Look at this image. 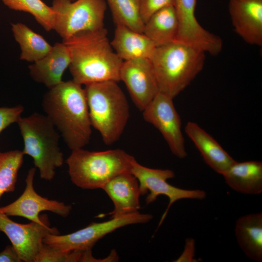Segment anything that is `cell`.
Masks as SVG:
<instances>
[{"mask_svg":"<svg viewBox=\"0 0 262 262\" xmlns=\"http://www.w3.org/2000/svg\"><path fill=\"white\" fill-rule=\"evenodd\" d=\"M152 218L150 214L137 212L102 222H92L86 227L69 234H48L44 238L43 243L62 251L91 250L99 240L115 230L129 225L146 223Z\"/></svg>","mask_w":262,"mask_h":262,"instance_id":"cell-8","label":"cell"},{"mask_svg":"<svg viewBox=\"0 0 262 262\" xmlns=\"http://www.w3.org/2000/svg\"><path fill=\"white\" fill-rule=\"evenodd\" d=\"M131 173L138 181L140 195L148 194L146 198L147 204L154 202L160 195L165 196L168 198V206L158 227L163 223L172 204L177 201L182 199L202 200L206 197V192L203 190H185L168 183L167 180L175 177V173L170 169L146 167L134 159L132 163Z\"/></svg>","mask_w":262,"mask_h":262,"instance_id":"cell-9","label":"cell"},{"mask_svg":"<svg viewBox=\"0 0 262 262\" xmlns=\"http://www.w3.org/2000/svg\"><path fill=\"white\" fill-rule=\"evenodd\" d=\"M22 262L18 254L12 246H7L0 252V262Z\"/></svg>","mask_w":262,"mask_h":262,"instance_id":"cell-31","label":"cell"},{"mask_svg":"<svg viewBox=\"0 0 262 262\" xmlns=\"http://www.w3.org/2000/svg\"><path fill=\"white\" fill-rule=\"evenodd\" d=\"M111 45L123 61L139 58L149 59L156 48L154 43L143 33L125 26L116 25Z\"/></svg>","mask_w":262,"mask_h":262,"instance_id":"cell-19","label":"cell"},{"mask_svg":"<svg viewBox=\"0 0 262 262\" xmlns=\"http://www.w3.org/2000/svg\"><path fill=\"white\" fill-rule=\"evenodd\" d=\"M185 132L200 152L204 160L217 173L222 175L235 161L207 132L198 124L188 122Z\"/></svg>","mask_w":262,"mask_h":262,"instance_id":"cell-18","label":"cell"},{"mask_svg":"<svg viewBox=\"0 0 262 262\" xmlns=\"http://www.w3.org/2000/svg\"><path fill=\"white\" fill-rule=\"evenodd\" d=\"M35 173L34 167L29 170L23 193L12 203L0 207V212L8 216L22 217L38 223L43 222L46 214L39 216V213L43 211H50L63 217H67L72 210L71 205L49 199L35 192L33 187Z\"/></svg>","mask_w":262,"mask_h":262,"instance_id":"cell-13","label":"cell"},{"mask_svg":"<svg viewBox=\"0 0 262 262\" xmlns=\"http://www.w3.org/2000/svg\"><path fill=\"white\" fill-rule=\"evenodd\" d=\"M85 85L92 127L99 132L104 144L112 145L119 139L129 118L126 96L115 81Z\"/></svg>","mask_w":262,"mask_h":262,"instance_id":"cell-4","label":"cell"},{"mask_svg":"<svg viewBox=\"0 0 262 262\" xmlns=\"http://www.w3.org/2000/svg\"><path fill=\"white\" fill-rule=\"evenodd\" d=\"M229 12L236 33L247 43L262 45V0H229Z\"/></svg>","mask_w":262,"mask_h":262,"instance_id":"cell-15","label":"cell"},{"mask_svg":"<svg viewBox=\"0 0 262 262\" xmlns=\"http://www.w3.org/2000/svg\"><path fill=\"white\" fill-rule=\"evenodd\" d=\"M9 8L31 14L47 31L53 30V12L42 0H1Z\"/></svg>","mask_w":262,"mask_h":262,"instance_id":"cell-26","label":"cell"},{"mask_svg":"<svg viewBox=\"0 0 262 262\" xmlns=\"http://www.w3.org/2000/svg\"><path fill=\"white\" fill-rule=\"evenodd\" d=\"M119 77L120 81L125 83L134 104L142 112L159 92L149 59L123 61Z\"/></svg>","mask_w":262,"mask_h":262,"instance_id":"cell-14","label":"cell"},{"mask_svg":"<svg viewBox=\"0 0 262 262\" xmlns=\"http://www.w3.org/2000/svg\"><path fill=\"white\" fill-rule=\"evenodd\" d=\"M178 31V20L174 5L162 9L145 23L143 33L158 47L174 41Z\"/></svg>","mask_w":262,"mask_h":262,"instance_id":"cell-22","label":"cell"},{"mask_svg":"<svg viewBox=\"0 0 262 262\" xmlns=\"http://www.w3.org/2000/svg\"><path fill=\"white\" fill-rule=\"evenodd\" d=\"M195 241L188 238L185 241L184 250L176 262H194L195 259Z\"/></svg>","mask_w":262,"mask_h":262,"instance_id":"cell-30","label":"cell"},{"mask_svg":"<svg viewBox=\"0 0 262 262\" xmlns=\"http://www.w3.org/2000/svg\"><path fill=\"white\" fill-rule=\"evenodd\" d=\"M222 175L228 186L239 193L259 195L262 192L261 162H236Z\"/></svg>","mask_w":262,"mask_h":262,"instance_id":"cell-20","label":"cell"},{"mask_svg":"<svg viewBox=\"0 0 262 262\" xmlns=\"http://www.w3.org/2000/svg\"><path fill=\"white\" fill-rule=\"evenodd\" d=\"M12 31L19 45L22 60L33 63L45 56L52 49V46L42 36L23 23L12 24Z\"/></svg>","mask_w":262,"mask_h":262,"instance_id":"cell-23","label":"cell"},{"mask_svg":"<svg viewBox=\"0 0 262 262\" xmlns=\"http://www.w3.org/2000/svg\"><path fill=\"white\" fill-rule=\"evenodd\" d=\"M90 251H62L44 244L34 262H86Z\"/></svg>","mask_w":262,"mask_h":262,"instance_id":"cell-27","label":"cell"},{"mask_svg":"<svg viewBox=\"0 0 262 262\" xmlns=\"http://www.w3.org/2000/svg\"><path fill=\"white\" fill-rule=\"evenodd\" d=\"M172 98L159 92L142 111L144 120L161 132L172 154L180 159L187 155L181 121Z\"/></svg>","mask_w":262,"mask_h":262,"instance_id":"cell-10","label":"cell"},{"mask_svg":"<svg viewBox=\"0 0 262 262\" xmlns=\"http://www.w3.org/2000/svg\"><path fill=\"white\" fill-rule=\"evenodd\" d=\"M24 155L19 150L0 152V198L4 193L15 191Z\"/></svg>","mask_w":262,"mask_h":262,"instance_id":"cell-25","label":"cell"},{"mask_svg":"<svg viewBox=\"0 0 262 262\" xmlns=\"http://www.w3.org/2000/svg\"><path fill=\"white\" fill-rule=\"evenodd\" d=\"M135 158L121 149L90 151L72 150L66 160L70 180L83 189H102L115 177L130 172Z\"/></svg>","mask_w":262,"mask_h":262,"instance_id":"cell-5","label":"cell"},{"mask_svg":"<svg viewBox=\"0 0 262 262\" xmlns=\"http://www.w3.org/2000/svg\"></svg>","mask_w":262,"mask_h":262,"instance_id":"cell-32","label":"cell"},{"mask_svg":"<svg viewBox=\"0 0 262 262\" xmlns=\"http://www.w3.org/2000/svg\"><path fill=\"white\" fill-rule=\"evenodd\" d=\"M113 202L114 208L109 213L112 218L138 212L140 204L139 184L130 172L120 174L113 178L102 188Z\"/></svg>","mask_w":262,"mask_h":262,"instance_id":"cell-16","label":"cell"},{"mask_svg":"<svg viewBox=\"0 0 262 262\" xmlns=\"http://www.w3.org/2000/svg\"><path fill=\"white\" fill-rule=\"evenodd\" d=\"M17 123L23 140L24 154L33 158L41 179L52 180L56 168L62 166L64 160L59 146V131L46 115L38 113L21 117Z\"/></svg>","mask_w":262,"mask_h":262,"instance_id":"cell-6","label":"cell"},{"mask_svg":"<svg viewBox=\"0 0 262 262\" xmlns=\"http://www.w3.org/2000/svg\"><path fill=\"white\" fill-rule=\"evenodd\" d=\"M105 28L78 33L63 39L71 56L70 72L82 85L108 81H120L123 61L113 49Z\"/></svg>","mask_w":262,"mask_h":262,"instance_id":"cell-2","label":"cell"},{"mask_svg":"<svg viewBox=\"0 0 262 262\" xmlns=\"http://www.w3.org/2000/svg\"><path fill=\"white\" fill-rule=\"evenodd\" d=\"M174 4V0H140V13L144 23L157 12Z\"/></svg>","mask_w":262,"mask_h":262,"instance_id":"cell-28","label":"cell"},{"mask_svg":"<svg viewBox=\"0 0 262 262\" xmlns=\"http://www.w3.org/2000/svg\"><path fill=\"white\" fill-rule=\"evenodd\" d=\"M235 234L240 248L250 260L262 261V213H254L239 218Z\"/></svg>","mask_w":262,"mask_h":262,"instance_id":"cell-21","label":"cell"},{"mask_svg":"<svg viewBox=\"0 0 262 262\" xmlns=\"http://www.w3.org/2000/svg\"><path fill=\"white\" fill-rule=\"evenodd\" d=\"M53 30L63 38L104 27L106 0H53Z\"/></svg>","mask_w":262,"mask_h":262,"instance_id":"cell-7","label":"cell"},{"mask_svg":"<svg viewBox=\"0 0 262 262\" xmlns=\"http://www.w3.org/2000/svg\"><path fill=\"white\" fill-rule=\"evenodd\" d=\"M205 54L176 41L156 47L150 60L159 92L172 98L176 97L202 70Z\"/></svg>","mask_w":262,"mask_h":262,"instance_id":"cell-3","label":"cell"},{"mask_svg":"<svg viewBox=\"0 0 262 262\" xmlns=\"http://www.w3.org/2000/svg\"><path fill=\"white\" fill-rule=\"evenodd\" d=\"M196 3V0H174L178 20V31L174 41L216 56L222 49V40L199 24L195 16Z\"/></svg>","mask_w":262,"mask_h":262,"instance_id":"cell-12","label":"cell"},{"mask_svg":"<svg viewBox=\"0 0 262 262\" xmlns=\"http://www.w3.org/2000/svg\"><path fill=\"white\" fill-rule=\"evenodd\" d=\"M24 110L21 105L12 107H0V134L9 126L18 122L22 117Z\"/></svg>","mask_w":262,"mask_h":262,"instance_id":"cell-29","label":"cell"},{"mask_svg":"<svg viewBox=\"0 0 262 262\" xmlns=\"http://www.w3.org/2000/svg\"><path fill=\"white\" fill-rule=\"evenodd\" d=\"M70 62L67 47L63 42L56 43L48 54L29 66L30 74L34 81L50 89L63 81V75Z\"/></svg>","mask_w":262,"mask_h":262,"instance_id":"cell-17","label":"cell"},{"mask_svg":"<svg viewBox=\"0 0 262 262\" xmlns=\"http://www.w3.org/2000/svg\"><path fill=\"white\" fill-rule=\"evenodd\" d=\"M0 231L9 239L22 262H34L44 246L43 239L48 234H59L55 228H50L48 216L43 222L26 224L16 223L0 212Z\"/></svg>","mask_w":262,"mask_h":262,"instance_id":"cell-11","label":"cell"},{"mask_svg":"<svg viewBox=\"0 0 262 262\" xmlns=\"http://www.w3.org/2000/svg\"><path fill=\"white\" fill-rule=\"evenodd\" d=\"M42 108L71 150L82 148L91 139L92 125L84 89L73 80L49 89Z\"/></svg>","mask_w":262,"mask_h":262,"instance_id":"cell-1","label":"cell"},{"mask_svg":"<svg viewBox=\"0 0 262 262\" xmlns=\"http://www.w3.org/2000/svg\"><path fill=\"white\" fill-rule=\"evenodd\" d=\"M116 25L143 33L145 23L141 16L140 0H106Z\"/></svg>","mask_w":262,"mask_h":262,"instance_id":"cell-24","label":"cell"}]
</instances>
